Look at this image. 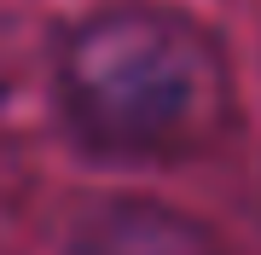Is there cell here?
<instances>
[{
	"mask_svg": "<svg viewBox=\"0 0 261 255\" xmlns=\"http://www.w3.org/2000/svg\"><path fill=\"white\" fill-rule=\"evenodd\" d=\"M215 70L180 23L151 12L99 18L64 52V104L116 151H168L209 122Z\"/></svg>",
	"mask_w": 261,
	"mask_h": 255,
	"instance_id": "cell-1",
	"label": "cell"
},
{
	"mask_svg": "<svg viewBox=\"0 0 261 255\" xmlns=\"http://www.w3.org/2000/svg\"><path fill=\"white\" fill-rule=\"evenodd\" d=\"M87 255H221L209 232L174 220L168 209H111Z\"/></svg>",
	"mask_w": 261,
	"mask_h": 255,
	"instance_id": "cell-2",
	"label": "cell"
}]
</instances>
